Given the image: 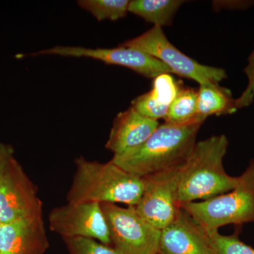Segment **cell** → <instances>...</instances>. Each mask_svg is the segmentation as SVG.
<instances>
[{
	"mask_svg": "<svg viewBox=\"0 0 254 254\" xmlns=\"http://www.w3.org/2000/svg\"><path fill=\"white\" fill-rule=\"evenodd\" d=\"M205 120L199 116L183 124L165 122L144 143L123 154L114 155L112 161L141 178L182 166L194 148L198 132Z\"/></svg>",
	"mask_w": 254,
	"mask_h": 254,
	"instance_id": "6da1fadb",
	"label": "cell"
},
{
	"mask_svg": "<svg viewBox=\"0 0 254 254\" xmlns=\"http://www.w3.org/2000/svg\"><path fill=\"white\" fill-rule=\"evenodd\" d=\"M66 195L69 203H124L135 206L143 194V178L128 173L112 160L106 163L79 157Z\"/></svg>",
	"mask_w": 254,
	"mask_h": 254,
	"instance_id": "7a4b0ae2",
	"label": "cell"
},
{
	"mask_svg": "<svg viewBox=\"0 0 254 254\" xmlns=\"http://www.w3.org/2000/svg\"><path fill=\"white\" fill-rule=\"evenodd\" d=\"M228 145L224 134L196 142L182 168L177 197L180 205L209 199L235 189L238 177L227 175L223 166Z\"/></svg>",
	"mask_w": 254,
	"mask_h": 254,
	"instance_id": "3957f363",
	"label": "cell"
},
{
	"mask_svg": "<svg viewBox=\"0 0 254 254\" xmlns=\"http://www.w3.org/2000/svg\"><path fill=\"white\" fill-rule=\"evenodd\" d=\"M235 189L202 201L180 205L205 232L225 225L254 222V158L240 177Z\"/></svg>",
	"mask_w": 254,
	"mask_h": 254,
	"instance_id": "277c9868",
	"label": "cell"
},
{
	"mask_svg": "<svg viewBox=\"0 0 254 254\" xmlns=\"http://www.w3.org/2000/svg\"><path fill=\"white\" fill-rule=\"evenodd\" d=\"M120 46L133 48L154 57L165 64L173 73L203 84H219L227 77L223 68L205 66L180 51L168 41L162 28L153 26L141 36L124 42Z\"/></svg>",
	"mask_w": 254,
	"mask_h": 254,
	"instance_id": "5b68a950",
	"label": "cell"
},
{
	"mask_svg": "<svg viewBox=\"0 0 254 254\" xmlns=\"http://www.w3.org/2000/svg\"><path fill=\"white\" fill-rule=\"evenodd\" d=\"M109 229L111 246L121 254H155L160 252L161 230L142 218L133 206L101 203Z\"/></svg>",
	"mask_w": 254,
	"mask_h": 254,
	"instance_id": "8992f818",
	"label": "cell"
},
{
	"mask_svg": "<svg viewBox=\"0 0 254 254\" xmlns=\"http://www.w3.org/2000/svg\"><path fill=\"white\" fill-rule=\"evenodd\" d=\"M182 166L142 177L143 194L133 207L142 218L158 230L170 225L181 208L177 197Z\"/></svg>",
	"mask_w": 254,
	"mask_h": 254,
	"instance_id": "52a82bcc",
	"label": "cell"
},
{
	"mask_svg": "<svg viewBox=\"0 0 254 254\" xmlns=\"http://www.w3.org/2000/svg\"><path fill=\"white\" fill-rule=\"evenodd\" d=\"M48 222L50 230L63 239L85 237L111 246L109 229L100 203H68L57 207L50 212Z\"/></svg>",
	"mask_w": 254,
	"mask_h": 254,
	"instance_id": "ba28073f",
	"label": "cell"
},
{
	"mask_svg": "<svg viewBox=\"0 0 254 254\" xmlns=\"http://www.w3.org/2000/svg\"><path fill=\"white\" fill-rule=\"evenodd\" d=\"M43 218V204L36 187L16 158L0 184V220L6 224Z\"/></svg>",
	"mask_w": 254,
	"mask_h": 254,
	"instance_id": "9c48e42d",
	"label": "cell"
},
{
	"mask_svg": "<svg viewBox=\"0 0 254 254\" xmlns=\"http://www.w3.org/2000/svg\"><path fill=\"white\" fill-rule=\"evenodd\" d=\"M33 55H58L71 58H91L108 64L130 68L144 77L153 79L164 73H173L165 64L154 57L138 50L121 46L115 48L57 46L42 50Z\"/></svg>",
	"mask_w": 254,
	"mask_h": 254,
	"instance_id": "30bf717a",
	"label": "cell"
},
{
	"mask_svg": "<svg viewBox=\"0 0 254 254\" xmlns=\"http://www.w3.org/2000/svg\"><path fill=\"white\" fill-rule=\"evenodd\" d=\"M160 252L163 254H213L203 228L183 209L161 230Z\"/></svg>",
	"mask_w": 254,
	"mask_h": 254,
	"instance_id": "8fae6325",
	"label": "cell"
},
{
	"mask_svg": "<svg viewBox=\"0 0 254 254\" xmlns=\"http://www.w3.org/2000/svg\"><path fill=\"white\" fill-rule=\"evenodd\" d=\"M48 247L43 218L16 220L0 227V254H45Z\"/></svg>",
	"mask_w": 254,
	"mask_h": 254,
	"instance_id": "7c38bea8",
	"label": "cell"
},
{
	"mask_svg": "<svg viewBox=\"0 0 254 254\" xmlns=\"http://www.w3.org/2000/svg\"><path fill=\"white\" fill-rule=\"evenodd\" d=\"M159 125L158 121L145 118L130 107L114 120L105 147L114 155L123 154L144 143Z\"/></svg>",
	"mask_w": 254,
	"mask_h": 254,
	"instance_id": "4fadbf2b",
	"label": "cell"
},
{
	"mask_svg": "<svg viewBox=\"0 0 254 254\" xmlns=\"http://www.w3.org/2000/svg\"><path fill=\"white\" fill-rule=\"evenodd\" d=\"M236 99L232 92L219 84L200 85L198 90V115L209 116L232 115L237 111Z\"/></svg>",
	"mask_w": 254,
	"mask_h": 254,
	"instance_id": "5bb4252c",
	"label": "cell"
},
{
	"mask_svg": "<svg viewBox=\"0 0 254 254\" xmlns=\"http://www.w3.org/2000/svg\"><path fill=\"white\" fill-rule=\"evenodd\" d=\"M184 2L180 0H133L130 1L128 10L154 26L162 28L172 24Z\"/></svg>",
	"mask_w": 254,
	"mask_h": 254,
	"instance_id": "9a60e30c",
	"label": "cell"
},
{
	"mask_svg": "<svg viewBox=\"0 0 254 254\" xmlns=\"http://www.w3.org/2000/svg\"><path fill=\"white\" fill-rule=\"evenodd\" d=\"M199 117L198 115V90L180 87L169 108L165 123L183 124Z\"/></svg>",
	"mask_w": 254,
	"mask_h": 254,
	"instance_id": "2e32d148",
	"label": "cell"
},
{
	"mask_svg": "<svg viewBox=\"0 0 254 254\" xmlns=\"http://www.w3.org/2000/svg\"><path fill=\"white\" fill-rule=\"evenodd\" d=\"M128 0H79L78 6L93 15L98 21H118L127 16Z\"/></svg>",
	"mask_w": 254,
	"mask_h": 254,
	"instance_id": "e0dca14e",
	"label": "cell"
},
{
	"mask_svg": "<svg viewBox=\"0 0 254 254\" xmlns=\"http://www.w3.org/2000/svg\"><path fill=\"white\" fill-rule=\"evenodd\" d=\"M205 233L213 254H254V249L242 242L237 232L231 235H221L218 231Z\"/></svg>",
	"mask_w": 254,
	"mask_h": 254,
	"instance_id": "ac0fdd59",
	"label": "cell"
},
{
	"mask_svg": "<svg viewBox=\"0 0 254 254\" xmlns=\"http://www.w3.org/2000/svg\"><path fill=\"white\" fill-rule=\"evenodd\" d=\"M69 254H121L111 246L85 237L63 238Z\"/></svg>",
	"mask_w": 254,
	"mask_h": 254,
	"instance_id": "d6986e66",
	"label": "cell"
},
{
	"mask_svg": "<svg viewBox=\"0 0 254 254\" xmlns=\"http://www.w3.org/2000/svg\"><path fill=\"white\" fill-rule=\"evenodd\" d=\"M181 85L170 73H164L154 78L150 92L160 104L170 108Z\"/></svg>",
	"mask_w": 254,
	"mask_h": 254,
	"instance_id": "ffe728a7",
	"label": "cell"
},
{
	"mask_svg": "<svg viewBox=\"0 0 254 254\" xmlns=\"http://www.w3.org/2000/svg\"><path fill=\"white\" fill-rule=\"evenodd\" d=\"M131 108L145 118L158 121L166 118L169 108L160 104L150 91L139 95L131 102Z\"/></svg>",
	"mask_w": 254,
	"mask_h": 254,
	"instance_id": "44dd1931",
	"label": "cell"
},
{
	"mask_svg": "<svg viewBox=\"0 0 254 254\" xmlns=\"http://www.w3.org/2000/svg\"><path fill=\"white\" fill-rule=\"evenodd\" d=\"M248 79L247 88L242 92V95L236 99L237 110L249 107L254 100V48L248 58V64L244 69Z\"/></svg>",
	"mask_w": 254,
	"mask_h": 254,
	"instance_id": "7402d4cb",
	"label": "cell"
},
{
	"mask_svg": "<svg viewBox=\"0 0 254 254\" xmlns=\"http://www.w3.org/2000/svg\"><path fill=\"white\" fill-rule=\"evenodd\" d=\"M14 158L12 145L0 142V184L6 175L10 163Z\"/></svg>",
	"mask_w": 254,
	"mask_h": 254,
	"instance_id": "603a6c76",
	"label": "cell"
},
{
	"mask_svg": "<svg viewBox=\"0 0 254 254\" xmlns=\"http://www.w3.org/2000/svg\"><path fill=\"white\" fill-rule=\"evenodd\" d=\"M1 225H2V223H1V220H0V227L1 226Z\"/></svg>",
	"mask_w": 254,
	"mask_h": 254,
	"instance_id": "cb8c5ba5",
	"label": "cell"
},
{
	"mask_svg": "<svg viewBox=\"0 0 254 254\" xmlns=\"http://www.w3.org/2000/svg\"><path fill=\"white\" fill-rule=\"evenodd\" d=\"M162 254L161 252H158V253H157V254Z\"/></svg>",
	"mask_w": 254,
	"mask_h": 254,
	"instance_id": "d4e9b609",
	"label": "cell"
}]
</instances>
